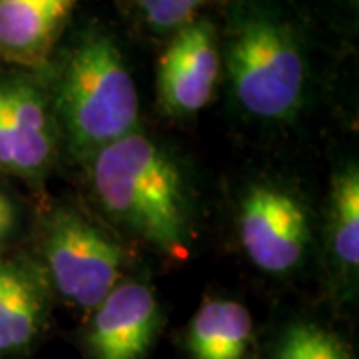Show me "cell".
<instances>
[{
	"label": "cell",
	"instance_id": "6da1fadb",
	"mask_svg": "<svg viewBox=\"0 0 359 359\" xmlns=\"http://www.w3.org/2000/svg\"><path fill=\"white\" fill-rule=\"evenodd\" d=\"M92 188L102 208L164 252H178L188 230L184 180L174 160L138 132L92 156Z\"/></svg>",
	"mask_w": 359,
	"mask_h": 359
},
{
	"label": "cell",
	"instance_id": "7a4b0ae2",
	"mask_svg": "<svg viewBox=\"0 0 359 359\" xmlns=\"http://www.w3.org/2000/svg\"><path fill=\"white\" fill-rule=\"evenodd\" d=\"M56 106L68 144L78 156L92 158L136 132L138 90L114 40L92 32L72 48L60 76Z\"/></svg>",
	"mask_w": 359,
	"mask_h": 359
},
{
	"label": "cell",
	"instance_id": "3957f363",
	"mask_svg": "<svg viewBox=\"0 0 359 359\" xmlns=\"http://www.w3.org/2000/svg\"><path fill=\"white\" fill-rule=\"evenodd\" d=\"M228 74L248 114L264 120L294 114L306 88V60L290 22L257 6L238 14L228 42Z\"/></svg>",
	"mask_w": 359,
	"mask_h": 359
},
{
	"label": "cell",
	"instance_id": "277c9868",
	"mask_svg": "<svg viewBox=\"0 0 359 359\" xmlns=\"http://www.w3.org/2000/svg\"><path fill=\"white\" fill-rule=\"evenodd\" d=\"M44 257L56 290L86 309L114 290L122 268L120 248L70 208L56 210L46 222Z\"/></svg>",
	"mask_w": 359,
	"mask_h": 359
},
{
	"label": "cell",
	"instance_id": "5b68a950",
	"mask_svg": "<svg viewBox=\"0 0 359 359\" xmlns=\"http://www.w3.org/2000/svg\"><path fill=\"white\" fill-rule=\"evenodd\" d=\"M240 240L259 269L269 273L290 271L308 250L306 210L285 190L254 186L242 202Z\"/></svg>",
	"mask_w": 359,
	"mask_h": 359
},
{
	"label": "cell",
	"instance_id": "8992f818",
	"mask_svg": "<svg viewBox=\"0 0 359 359\" xmlns=\"http://www.w3.org/2000/svg\"><path fill=\"white\" fill-rule=\"evenodd\" d=\"M219 76L216 32L208 22L176 30L158 66L160 100L172 114H194L212 100Z\"/></svg>",
	"mask_w": 359,
	"mask_h": 359
},
{
	"label": "cell",
	"instance_id": "52a82bcc",
	"mask_svg": "<svg viewBox=\"0 0 359 359\" xmlns=\"http://www.w3.org/2000/svg\"><path fill=\"white\" fill-rule=\"evenodd\" d=\"M54 148L56 132L39 90L22 80H0V170L40 174Z\"/></svg>",
	"mask_w": 359,
	"mask_h": 359
},
{
	"label": "cell",
	"instance_id": "ba28073f",
	"mask_svg": "<svg viewBox=\"0 0 359 359\" xmlns=\"http://www.w3.org/2000/svg\"><path fill=\"white\" fill-rule=\"evenodd\" d=\"M160 327V308L144 283H122L96 306L88 341L94 359H142Z\"/></svg>",
	"mask_w": 359,
	"mask_h": 359
},
{
	"label": "cell",
	"instance_id": "9c48e42d",
	"mask_svg": "<svg viewBox=\"0 0 359 359\" xmlns=\"http://www.w3.org/2000/svg\"><path fill=\"white\" fill-rule=\"evenodd\" d=\"M76 0H0V56L14 65H46Z\"/></svg>",
	"mask_w": 359,
	"mask_h": 359
},
{
	"label": "cell",
	"instance_id": "30bf717a",
	"mask_svg": "<svg viewBox=\"0 0 359 359\" xmlns=\"http://www.w3.org/2000/svg\"><path fill=\"white\" fill-rule=\"evenodd\" d=\"M252 316L231 299H208L188 330L194 359H244L252 341Z\"/></svg>",
	"mask_w": 359,
	"mask_h": 359
},
{
	"label": "cell",
	"instance_id": "8fae6325",
	"mask_svg": "<svg viewBox=\"0 0 359 359\" xmlns=\"http://www.w3.org/2000/svg\"><path fill=\"white\" fill-rule=\"evenodd\" d=\"M39 287L25 271L0 262V351L28 344L40 323Z\"/></svg>",
	"mask_w": 359,
	"mask_h": 359
},
{
	"label": "cell",
	"instance_id": "7c38bea8",
	"mask_svg": "<svg viewBox=\"0 0 359 359\" xmlns=\"http://www.w3.org/2000/svg\"><path fill=\"white\" fill-rule=\"evenodd\" d=\"M332 248L346 268L359 264V172L347 166L334 180L332 192Z\"/></svg>",
	"mask_w": 359,
	"mask_h": 359
},
{
	"label": "cell",
	"instance_id": "4fadbf2b",
	"mask_svg": "<svg viewBox=\"0 0 359 359\" xmlns=\"http://www.w3.org/2000/svg\"><path fill=\"white\" fill-rule=\"evenodd\" d=\"M271 359H353V353L335 332L304 321L283 332Z\"/></svg>",
	"mask_w": 359,
	"mask_h": 359
},
{
	"label": "cell",
	"instance_id": "5bb4252c",
	"mask_svg": "<svg viewBox=\"0 0 359 359\" xmlns=\"http://www.w3.org/2000/svg\"><path fill=\"white\" fill-rule=\"evenodd\" d=\"M148 25L156 30H180L194 22V16L178 0H138Z\"/></svg>",
	"mask_w": 359,
	"mask_h": 359
},
{
	"label": "cell",
	"instance_id": "9a60e30c",
	"mask_svg": "<svg viewBox=\"0 0 359 359\" xmlns=\"http://www.w3.org/2000/svg\"><path fill=\"white\" fill-rule=\"evenodd\" d=\"M14 224H16V210L13 202L0 192V242L14 230Z\"/></svg>",
	"mask_w": 359,
	"mask_h": 359
},
{
	"label": "cell",
	"instance_id": "2e32d148",
	"mask_svg": "<svg viewBox=\"0 0 359 359\" xmlns=\"http://www.w3.org/2000/svg\"><path fill=\"white\" fill-rule=\"evenodd\" d=\"M180 4L188 11V13L192 14L194 18H196V14H198V11L200 8H204L205 4H210L212 0H178Z\"/></svg>",
	"mask_w": 359,
	"mask_h": 359
}]
</instances>
